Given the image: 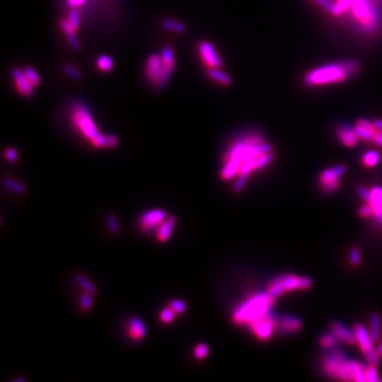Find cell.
<instances>
[{"mask_svg":"<svg viewBox=\"0 0 382 382\" xmlns=\"http://www.w3.org/2000/svg\"><path fill=\"white\" fill-rule=\"evenodd\" d=\"M360 70V64L355 59H345L342 62L327 64L312 69L305 74L304 83L308 86L343 83Z\"/></svg>","mask_w":382,"mask_h":382,"instance_id":"cell-1","label":"cell"},{"mask_svg":"<svg viewBox=\"0 0 382 382\" xmlns=\"http://www.w3.org/2000/svg\"><path fill=\"white\" fill-rule=\"evenodd\" d=\"M274 303L275 297L270 295L268 292L254 295L235 310L233 320L238 325L249 326L251 323L270 312Z\"/></svg>","mask_w":382,"mask_h":382,"instance_id":"cell-2","label":"cell"},{"mask_svg":"<svg viewBox=\"0 0 382 382\" xmlns=\"http://www.w3.org/2000/svg\"><path fill=\"white\" fill-rule=\"evenodd\" d=\"M322 367L329 376L342 381H352L350 361L345 355L335 348L327 353L322 359Z\"/></svg>","mask_w":382,"mask_h":382,"instance_id":"cell-3","label":"cell"},{"mask_svg":"<svg viewBox=\"0 0 382 382\" xmlns=\"http://www.w3.org/2000/svg\"><path fill=\"white\" fill-rule=\"evenodd\" d=\"M175 69V64H166L160 55L151 54L146 64L147 79L153 84V86L163 88L171 79Z\"/></svg>","mask_w":382,"mask_h":382,"instance_id":"cell-4","label":"cell"},{"mask_svg":"<svg viewBox=\"0 0 382 382\" xmlns=\"http://www.w3.org/2000/svg\"><path fill=\"white\" fill-rule=\"evenodd\" d=\"M70 119L75 129L87 139L91 140L100 134L89 108L85 104L76 103L72 107Z\"/></svg>","mask_w":382,"mask_h":382,"instance_id":"cell-5","label":"cell"},{"mask_svg":"<svg viewBox=\"0 0 382 382\" xmlns=\"http://www.w3.org/2000/svg\"><path fill=\"white\" fill-rule=\"evenodd\" d=\"M301 280L302 277L296 275H279L270 280L268 284V293L277 299L286 292L297 290V289L301 290Z\"/></svg>","mask_w":382,"mask_h":382,"instance_id":"cell-6","label":"cell"},{"mask_svg":"<svg viewBox=\"0 0 382 382\" xmlns=\"http://www.w3.org/2000/svg\"><path fill=\"white\" fill-rule=\"evenodd\" d=\"M353 331L357 340V344L359 345L360 350L365 356V358H367L370 364L376 365L377 367V364L379 362V356L377 355V352L374 350V346H373L374 342L372 340L370 331L365 329V327L362 326L361 324H356L353 328Z\"/></svg>","mask_w":382,"mask_h":382,"instance_id":"cell-7","label":"cell"},{"mask_svg":"<svg viewBox=\"0 0 382 382\" xmlns=\"http://www.w3.org/2000/svg\"><path fill=\"white\" fill-rule=\"evenodd\" d=\"M249 327L251 328L254 335L259 340H261V341H268V340L271 339L272 335H273L274 330L276 329L275 317H273V314L270 311L260 319L251 323Z\"/></svg>","mask_w":382,"mask_h":382,"instance_id":"cell-8","label":"cell"},{"mask_svg":"<svg viewBox=\"0 0 382 382\" xmlns=\"http://www.w3.org/2000/svg\"><path fill=\"white\" fill-rule=\"evenodd\" d=\"M345 172L346 167L343 165L324 170V171L320 174V184L322 189L328 193L337 191L340 187L339 178Z\"/></svg>","mask_w":382,"mask_h":382,"instance_id":"cell-9","label":"cell"},{"mask_svg":"<svg viewBox=\"0 0 382 382\" xmlns=\"http://www.w3.org/2000/svg\"><path fill=\"white\" fill-rule=\"evenodd\" d=\"M358 193L372 206L374 217L382 224V188L374 187L372 190H368L363 187H359Z\"/></svg>","mask_w":382,"mask_h":382,"instance_id":"cell-10","label":"cell"},{"mask_svg":"<svg viewBox=\"0 0 382 382\" xmlns=\"http://www.w3.org/2000/svg\"><path fill=\"white\" fill-rule=\"evenodd\" d=\"M168 217V214L165 210L161 209H152L141 215L139 220V226L141 231L144 233H149L154 228H157L164 222Z\"/></svg>","mask_w":382,"mask_h":382,"instance_id":"cell-11","label":"cell"},{"mask_svg":"<svg viewBox=\"0 0 382 382\" xmlns=\"http://www.w3.org/2000/svg\"><path fill=\"white\" fill-rule=\"evenodd\" d=\"M199 53L203 63L208 68H222L223 62L219 56L216 48L209 41L203 40L199 44Z\"/></svg>","mask_w":382,"mask_h":382,"instance_id":"cell-12","label":"cell"},{"mask_svg":"<svg viewBox=\"0 0 382 382\" xmlns=\"http://www.w3.org/2000/svg\"><path fill=\"white\" fill-rule=\"evenodd\" d=\"M275 327L280 334L291 335L299 333L303 328V322L296 317L282 314L275 317Z\"/></svg>","mask_w":382,"mask_h":382,"instance_id":"cell-13","label":"cell"},{"mask_svg":"<svg viewBox=\"0 0 382 382\" xmlns=\"http://www.w3.org/2000/svg\"><path fill=\"white\" fill-rule=\"evenodd\" d=\"M12 76H13L16 89L18 90V92L21 96L25 98H30L33 96L34 86L30 83L27 76H25L23 70H20L19 68H14V69L12 70Z\"/></svg>","mask_w":382,"mask_h":382,"instance_id":"cell-14","label":"cell"},{"mask_svg":"<svg viewBox=\"0 0 382 382\" xmlns=\"http://www.w3.org/2000/svg\"><path fill=\"white\" fill-rule=\"evenodd\" d=\"M354 130L358 136V138L363 140V141H369L373 142L374 140V136H375V133L377 132V129L375 124H374V121H370L368 119H359L357 121Z\"/></svg>","mask_w":382,"mask_h":382,"instance_id":"cell-15","label":"cell"},{"mask_svg":"<svg viewBox=\"0 0 382 382\" xmlns=\"http://www.w3.org/2000/svg\"><path fill=\"white\" fill-rule=\"evenodd\" d=\"M331 333H333L338 340H341L344 343L348 345H355L357 344V340L355 337V334L353 330H348L342 323L340 322H334L330 325Z\"/></svg>","mask_w":382,"mask_h":382,"instance_id":"cell-16","label":"cell"},{"mask_svg":"<svg viewBox=\"0 0 382 382\" xmlns=\"http://www.w3.org/2000/svg\"><path fill=\"white\" fill-rule=\"evenodd\" d=\"M127 335L133 340L143 339L147 335V328L144 323L138 317H132L127 322Z\"/></svg>","mask_w":382,"mask_h":382,"instance_id":"cell-17","label":"cell"},{"mask_svg":"<svg viewBox=\"0 0 382 382\" xmlns=\"http://www.w3.org/2000/svg\"><path fill=\"white\" fill-rule=\"evenodd\" d=\"M337 136L339 140L341 141L345 147L348 148H354L359 139L354 130V127H351L346 124H341L338 127Z\"/></svg>","mask_w":382,"mask_h":382,"instance_id":"cell-18","label":"cell"},{"mask_svg":"<svg viewBox=\"0 0 382 382\" xmlns=\"http://www.w3.org/2000/svg\"><path fill=\"white\" fill-rule=\"evenodd\" d=\"M176 225V218L173 216L167 217L164 222L156 228V238L159 242H167L172 236Z\"/></svg>","mask_w":382,"mask_h":382,"instance_id":"cell-19","label":"cell"},{"mask_svg":"<svg viewBox=\"0 0 382 382\" xmlns=\"http://www.w3.org/2000/svg\"><path fill=\"white\" fill-rule=\"evenodd\" d=\"M59 25H61V29L63 31V33L65 34V36L68 40V42H69V45L76 51H79L81 49V45H80V41L79 39L76 38L75 36V30L72 28V25L70 24V22L68 21L67 18H63L61 19V21H59Z\"/></svg>","mask_w":382,"mask_h":382,"instance_id":"cell-20","label":"cell"},{"mask_svg":"<svg viewBox=\"0 0 382 382\" xmlns=\"http://www.w3.org/2000/svg\"><path fill=\"white\" fill-rule=\"evenodd\" d=\"M91 144L96 148H115L118 146L119 139L117 136L110 134H102L100 133L95 138L90 140Z\"/></svg>","mask_w":382,"mask_h":382,"instance_id":"cell-21","label":"cell"},{"mask_svg":"<svg viewBox=\"0 0 382 382\" xmlns=\"http://www.w3.org/2000/svg\"><path fill=\"white\" fill-rule=\"evenodd\" d=\"M370 334L374 343L379 341L381 336V319L378 313H373L370 319Z\"/></svg>","mask_w":382,"mask_h":382,"instance_id":"cell-22","label":"cell"},{"mask_svg":"<svg viewBox=\"0 0 382 382\" xmlns=\"http://www.w3.org/2000/svg\"><path fill=\"white\" fill-rule=\"evenodd\" d=\"M208 76L210 79L215 80L216 82L224 85V86H229L232 84V79L227 73L222 71L219 68H208Z\"/></svg>","mask_w":382,"mask_h":382,"instance_id":"cell-23","label":"cell"},{"mask_svg":"<svg viewBox=\"0 0 382 382\" xmlns=\"http://www.w3.org/2000/svg\"><path fill=\"white\" fill-rule=\"evenodd\" d=\"M350 369H351L353 381H356V382L365 381V369H367L365 365H363L360 362L352 360L350 361Z\"/></svg>","mask_w":382,"mask_h":382,"instance_id":"cell-24","label":"cell"},{"mask_svg":"<svg viewBox=\"0 0 382 382\" xmlns=\"http://www.w3.org/2000/svg\"><path fill=\"white\" fill-rule=\"evenodd\" d=\"M74 279H75L76 284H78L83 289L84 292H87L90 294L96 293L97 288H96L95 284H92L86 276H84L82 274H76L74 276Z\"/></svg>","mask_w":382,"mask_h":382,"instance_id":"cell-25","label":"cell"},{"mask_svg":"<svg viewBox=\"0 0 382 382\" xmlns=\"http://www.w3.org/2000/svg\"><path fill=\"white\" fill-rule=\"evenodd\" d=\"M160 23H161V27H163L164 29L174 32V33L181 34L186 31V25L183 22L174 20V19H163Z\"/></svg>","mask_w":382,"mask_h":382,"instance_id":"cell-26","label":"cell"},{"mask_svg":"<svg viewBox=\"0 0 382 382\" xmlns=\"http://www.w3.org/2000/svg\"><path fill=\"white\" fill-rule=\"evenodd\" d=\"M2 183H3V186L5 187V188H7L8 190H11L12 192H14L16 194L21 195L25 192V187L22 184L12 180V178H10V177L3 178Z\"/></svg>","mask_w":382,"mask_h":382,"instance_id":"cell-27","label":"cell"},{"mask_svg":"<svg viewBox=\"0 0 382 382\" xmlns=\"http://www.w3.org/2000/svg\"><path fill=\"white\" fill-rule=\"evenodd\" d=\"M380 160V155L377 151H369L367 153H364V155L362 156V164L365 167H374L376 166Z\"/></svg>","mask_w":382,"mask_h":382,"instance_id":"cell-28","label":"cell"},{"mask_svg":"<svg viewBox=\"0 0 382 382\" xmlns=\"http://www.w3.org/2000/svg\"><path fill=\"white\" fill-rule=\"evenodd\" d=\"M312 2L321 6L323 10H325L329 14H333L335 16H339L338 14V7L337 3H334L331 0H311Z\"/></svg>","mask_w":382,"mask_h":382,"instance_id":"cell-29","label":"cell"},{"mask_svg":"<svg viewBox=\"0 0 382 382\" xmlns=\"http://www.w3.org/2000/svg\"><path fill=\"white\" fill-rule=\"evenodd\" d=\"M97 65L100 70L107 72L113 69L114 63H113L112 57H109L108 55H101L97 59Z\"/></svg>","mask_w":382,"mask_h":382,"instance_id":"cell-30","label":"cell"},{"mask_svg":"<svg viewBox=\"0 0 382 382\" xmlns=\"http://www.w3.org/2000/svg\"><path fill=\"white\" fill-rule=\"evenodd\" d=\"M68 21L70 22V24L72 25V28L78 31L79 28H80V22H81V17H80V13L78 11V8H74V7H71L70 11L68 12V17H67Z\"/></svg>","mask_w":382,"mask_h":382,"instance_id":"cell-31","label":"cell"},{"mask_svg":"<svg viewBox=\"0 0 382 382\" xmlns=\"http://www.w3.org/2000/svg\"><path fill=\"white\" fill-rule=\"evenodd\" d=\"M23 72H24L25 76H27L28 80L30 81V83L33 85L34 87L38 86V85L40 84V76L36 72V70L34 69V68L29 67V66L28 67H24Z\"/></svg>","mask_w":382,"mask_h":382,"instance_id":"cell-32","label":"cell"},{"mask_svg":"<svg viewBox=\"0 0 382 382\" xmlns=\"http://www.w3.org/2000/svg\"><path fill=\"white\" fill-rule=\"evenodd\" d=\"M337 340H338L337 337L333 333H331V334L324 335L323 337H321L320 344L323 348H326V350H331V348H334V346L336 345Z\"/></svg>","mask_w":382,"mask_h":382,"instance_id":"cell-33","label":"cell"},{"mask_svg":"<svg viewBox=\"0 0 382 382\" xmlns=\"http://www.w3.org/2000/svg\"><path fill=\"white\" fill-rule=\"evenodd\" d=\"M92 295L93 294H90L87 292H84V294H82L80 299V307L83 311L87 312L92 308V304H93Z\"/></svg>","mask_w":382,"mask_h":382,"instance_id":"cell-34","label":"cell"},{"mask_svg":"<svg viewBox=\"0 0 382 382\" xmlns=\"http://www.w3.org/2000/svg\"><path fill=\"white\" fill-rule=\"evenodd\" d=\"M365 381H368V382L379 381V376H378L376 365L370 364L369 367H367V369H365Z\"/></svg>","mask_w":382,"mask_h":382,"instance_id":"cell-35","label":"cell"},{"mask_svg":"<svg viewBox=\"0 0 382 382\" xmlns=\"http://www.w3.org/2000/svg\"><path fill=\"white\" fill-rule=\"evenodd\" d=\"M174 318H175V312L171 307H170V306L168 308H165L159 314L160 321L165 323V324H170V323H172Z\"/></svg>","mask_w":382,"mask_h":382,"instance_id":"cell-36","label":"cell"},{"mask_svg":"<svg viewBox=\"0 0 382 382\" xmlns=\"http://www.w3.org/2000/svg\"><path fill=\"white\" fill-rule=\"evenodd\" d=\"M107 226H108V229L110 232H112L113 234H119V232H120V225H119V222H118V219L115 215L110 214L107 216Z\"/></svg>","mask_w":382,"mask_h":382,"instance_id":"cell-37","label":"cell"},{"mask_svg":"<svg viewBox=\"0 0 382 382\" xmlns=\"http://www.w3.org/2000/svg\"><path fill=\"white\" fill-rule=\"evenodd\" d=\"M63 69H64L65 73L67 75H69L71 79H73V80H80L81 79V72L76 69L73 65H71L69 63H66L63 66Z\"/></svg>","mask_w":382,"mask_h":382,"instance_id":"cell-38","label":"cell"},{"mask_svg":"<svg viewBox=\"0 0 382 382\" xmlns=\"http://www.w3.org/2000/svg\"><path fill=\"white\" fill-rule=\"evenodd\" d=\"M208 354H209V348H208V346L206 344H204V343L199 344L197 347H195V350H194V357L198 360L205 359L206 357L208 356Z\"/></svg>","mask_w":382,"mask_h":382,"instance_id":"cell-39","label":"cell"},{"mask_svg":"<svg viewBox=\"0 0 382 382\" xmlns=\"http://www.w3.org/2000/svg\"><path fill=\"white\" fill-rule=\"evenodd\" d=\"M170 307L174 310L175 313H178V314L185 313L187 309H188L187 304L182 300H173L171 303H170Z\"/></svg>","mask_w":382,"mask_h":382,"instance_id":"cell-40","label":"cell"},{"mask_svg":"<svg viewBox=\"0 0 382 382\" xmlns=\"http://www.w3.org/2000/svg\"><path fill=\"white\" fill-rule=\"evenodd\" d=\"M350 260L353 266H358L361 260V255L359 250L357 248H353L350 252Z\"/></svg>","mask_w":382,"mask_h":382,"instance_id":"cell-41","label":"cell"},{"mask_svg":"<svg viewBox=\"0 0 382 382\" xmlns=\"http://www.w3.org/2000/svg\"><path fill=\"white\" fill-rule=\"evenodd\" d=\"M4 156L10 163H15L18 159V153L14 148H6L4 151Z\"/></svg>","mask_w":382,"mask_h":382,"instance_id":"cell-42","label":"cell"},{"mask_svg":"<svg viewBox=\"0 0 382 382\" xmlns=\"http://www.w3.org/2000/svg\"><path fill=\"white\" fill-rule=\"evenodd\" d=\"M359 215L363 218H370V217H374V210L372 208V206L370 205V204H367V205H364L362 207H360L359 209Z\"/></svg>","mask_w":382,"mask_h":382,"instance_id":"cell-43","label":"cell"},{"mask_svg":"<svg viewBox=\"0 0 382 382\" xmlns=\"http://www.w3.org/2000/svg\"><path fill=\"white\" fill-rule=\"evenodd\" d=\"M86 0H67L68 2V5L71 7H74V8H78L79 6H81Z\"/></svg>","mask_w":382,"mask_h":382,"instance_id":"cell-44","label":"cell"},{"mask_svg":"<svg viewBox=\"0 0 382 382\" xmlns=\"http://www.w3.org/2000/svg\"><path fill=\"white\" fill-rule=\"evenodd\" d=\"M373 142H375L376 144H378V146L382 147V131L377 130V132L375 133V136H374Z\"/></svg>","mask_w":382,"mask_h":382,"instance_id":"cell-45","label":"cell"},{"mask_svg":"<svg viewBox=\"0 0 382 382\" xmlns=\"http://www.w3.org/2000/svg\"><path fill=\"white\" fill-rule=\"evenodd\" d=\"M374 124H375L377 130L382 131V119H375V120H374Z\"/></svg>","mask_w":382,"mask_h":382,"instance_id":"cell-46","label":"cell"},{"mask_svg":"<svg viewBox=\"0 0 382 382\" xmlns=\"http://www.w3.org/2000/svg\"><path fill=\"white\" fill-rule=\"evenodd\" d=\"M376 352H377V355L379 356V358H382V342L379 344V346H378V348L376 350Z\"/></svg>","mask_w":382,"mask_h":382,"instance_id":"cell-47","label":"cell"},{"mask_svg":"<svg viewBox=\"0 0 382 382\" xmlns=\"http://www.w3.org/2000/svg\"><path fill=\"white\" fill-rule=\"evenodd\" d=\"M21 381H25L24 378H20V379H16L15 382H21Z\"/></svg>","mask_w":382,"mask_h":382,"instance_id":"cell-48","label":"cell"}]
</instances>
